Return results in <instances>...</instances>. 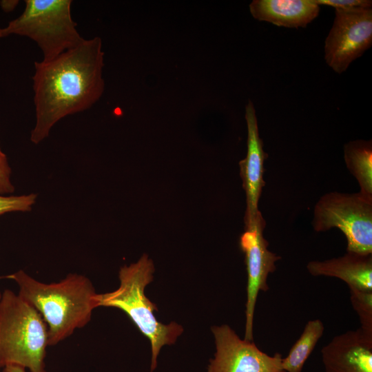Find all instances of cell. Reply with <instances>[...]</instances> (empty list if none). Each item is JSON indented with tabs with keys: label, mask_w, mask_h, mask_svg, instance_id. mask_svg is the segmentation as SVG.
Returning <instances> with one entry per match:
<instances>
[{
	"label": "cell",
	"mask_w": 372,
	"mask_h": 372,
	"mask_svg": "<svg viewBox=\"0 0 372 372\" xmlns=\"http://www.w3.org/2000/svg\"><path fill=\"white\" fill-rule=\"evenodd\" d=\"M104 52L94 37L50 61L34 62L36 123L30 141L38 144L61 118L90 108L101 97Z\"/></svg>",
	"instance_id": "cell-1"
},
{
	"label": "cell",
	"mask_w": 372,
	"mask_h": 372,
	"mask_svg": "<svg viewBox=\"0 0 372 372\" xmlns=\"http://www.w3.org/2000/svg\"><path fill=\"white\" fill-rule=\"evenodd\" d=\"M19 287L18 295L41 315L48 329V345L54 346L87 325L97 308L91 280L69 273L57 282L43 283L23 270L9 276Z\"/></svg>",
	"instance_id": "cell-2"
},
{
	"label": "cell",
	"mask_w": 372,
	"mask_h": 372,
	"mask_svg": "<svg viewBox=\"0 0 372 372\" xmlns=\"http://www.w3.org/2000/svg\"><path fill=\"white\" fill-rule=\"evenodd\" d=\"M154 272L153 261L144 254L136 262L121 267L120 285L116 290L96 296L97 307L122 310L148 338L152 349L150 372L157 366L161 348L175 343L183 331L182 326L174 322L165 324L155 318L154 311L157 307L145 295V288L153 280Z\"/></svg>",
	"instance_id": "cell-3"
},
{
	"label": "cell",
	"mask_w": 372,
	"mask_h": 372,
	"mask_svg": "<svg viewBox=\"0 0 372 372\" xmlns=\"http://www.w3.org/2000/svg\"><path fill=\"white\" fill-rule=\"evenodd\" d=\"M48 329L40 313L10 289L0 298V369L18 365L46 372Z\"/></svg>",
	"instance_id": "cell-4"
},
{
	"label": "cell",
	"mask_w": 372,
	"mask_h": 372,
	"mask_svg": "<svg viewBox=\"0 0 372 372\" xmlns=\"http://www.w3.org/2000/svg\"><path fill=\"white\" fill-rule=\"evenodd\" d=\"M70 0H25L23 12L0 28V38L26 37L43 53L42 61H50L81 44L80 35L71 14Z\"/></svg>",
	"instance_id": "cell-5"
},
{
	"label": "cell",
	"mask_w": 372,
	"mask_h": 372,
	"mask_svg": "<svg viewBox=\"0 0 372 372\" xmlns=\"http://www.w3.org/2000/svg\"><path fill=\"white\" fill-rule=\"evenodd\" d=\"M311 225L317 232L339 229L346 237L347 251L372 254V198L360 192L322 196L314 206Z\"/></svg>",
	"instance_id": "cell-6"
},
{
	"label": "cell",
	"mask_w": 372,
	"mask_h": 372,
	"mask_svg": "<svg viewBox=\"0 0 372 372\" xmlns=\"http://www.w3.org/2000/svg\"><path fill=\"white\" fill-rule=\"evenodd\" d=\"M372 45V8L335 9L333 25L324 42V59L341 74Z\"/></svg>",
	"instance_id": "cell-7"
},
{
	"label": "cell",
	"mask_w": 372,
	"mask_h": 372,
	"mask_svg": "<svg viewBox=\"0 0 372 372\" xmlns=\"http://www.w3.org/2000/svg\"><path fill=\"white\" fill-rule=\"evenodd\" d=\"M216 352L208 372H285L280 353L270 355L253 341L241 339L227 324L214 326Z\"/></svg>",
	"instance_id": "cell-8"
},
{
	"label": "cell",
	"mask_w": 372,
	"mask_h": 372,
	"mask_svg": "<svg viewBox=\"0 0 372 372\" xmlns=\"http://www.w3.org/2000/svg\"><path fill=\"white\" fill-rule=\"evenodd\" d=\"M265 225L261 215L254 225L245 227L240 238L247 273L244 339L249 341L254 340V318L258 294L268 291V276L276 271V263L281 259L268 249L269 243L263 236Z\"/></svg>",
	"instance_id": "cell-9"
},
{
	"label": "cell",
	"mask_w": 372,
	"mask_h": 372,
	"mask_svg": "<svg viewBox=\"0 0 372 372\" xmlns=\"http://www.w3.org/2000/svg\"><path fill=\"white\" fill-rule=\"evenodd\" d=\"M245 120L247 127V155L239 162L240 175L246 194L245 227L254 225L262 215L258 209V203L262 187L265 185L264 163L267 157L259 134L255 107L251 100L245 107Z\"/></svg>",
	"instance_id": "cell-10"
},
{
	"label": "cell",
	"mask_w": 372,
	"mask_h": 372,
	"mask_svg": "<svg viewBox=\"0 0 372 372\" xmlns=\"http://www.w3.org/2000/svg\"><path fill=\"white\" fill-rule=\"evenodd\" d=\"M321 356L325 372H372V335L360 327L337 335Z\"/></svg>",
	"instance_id": "cell-11"
},
{
	"label": "cell",
	"mask_w": 372,
	"mask_h": 372,
	"mask_svg": "<svg viewBox=\"0 0 372 372\" xmlns=\"http://www.w3.org/2000/svg\"><path fill=\"white\" fill-rule=\"evenodd\" d=\"M307 269L313 276L340 279L349 288L372 291V254L347 251L338 258L310 261Z\"/></svg>",
	"instance_id": "cell-12"
},
{
	"label": "cell",
	"mask_w": 372,
	"mask_h": 372,
	"mask_svg": "<svg viewBox=\"0 0 372 372\" xmlns=\"http://www.w3.org/2000/svg\"><path fill=\"white\" fill-rule=\"evenodd\" d=\"M249 11L258 21L286 28H304L318 17L320 6L314 0H254Z\"/></svg>",
	"instance_id": "cell-13"
},
{
	"label": "cell",
	"mask_w": 372,
	"mask_h": 372,
	"mask_svg": "<svg viewBox=\"0 0 372 372\" xmlns=\"http://www.w3.org/2000/svg\"><path fill=\"white\" fill-rule=\"evenodd\" d=\"M345 165L360 186V192L372 198V142L355 140L344 146Z\"/></svg>",
	"instance_id": "cell-14"
},
{
	"label": "cell",
	"mask_w": 372,
	"mask_h": 372,
	"mask_svg": "<svg viewBox=\"0 0 372 372\" xmlns=\"http://www.w3.org/2000/svg\"><path fill=\"white\" fill-rule=\"evenodd\" d=\"M324 331V324L320 319L307 322L288 355L282 358V366L285 372H302L304 363L322 336Z\"/></svg>",
	"instance_id": "cell-15"
},
{
	"label": "cell",
	"mask_w": 372,
	"mask_h": 372,
	"mask_svg": "<svg viewBox=\"0 0 372 372\" xmlns=\"http://www.w3.org/2000/svg\"><path fill=\"white\" fill-rule=\"evenodd\" d=\"M350 301L360 323V328L372 335V291L349 288Z\"/></svg>",
	"instance_id": "cell-16"
},
{
	"label": "cell",
	"mask_w": 372,
	"mask_h": 372,
	"mask_svg": "<svg viewBox=\"0 0 372 372\" xmlns=\"http://www.w3.org/2000/svg\"><path fill=\"white\" fill-rule=\"evenodd\" d=\"M37 195L0 196V216L12 211H30L35 203Z\"/></svg>",
	"instance_id": "cell-17"
},
{
	"label": "cell",
	"mask_w": 372,
	"mask_h": 372,
	"mask_svg": "<svg viewBox=\"0 0 372 372\" xmlns=\"http://www.w3.org/2000/svg\"><path fill=\"white\" fill-rule=\"evenodd\" d=\"M11 168L8 158L0 147V194H11L14 187L10 181Z\"/></svg>",
	"instance_id": "cell-18"
},
{
	"label": "cell",
	"mask_w": 372,
	"mask_h": 372,
	"mask_svg": "<svg viewBox=\"0 0 372 372\" xmlns=\"http://www.w3.org/2000/svg\"><path fill=\"white\" fill-rule=\"evenodd\" d=\"M318 5L333 7L335 9H353L360 8H371V0H314Z\"/></svg>",
	"instance_id": "cell-19"
},
{
	"label": "cell",
	"mask_w": 372,
	"mask_h": 372,
	"mask_svg": "<svg viewBox=\"0 0 372 372\" xmlns=\"http://www.w3.org/2000/svg\"><path fill=\"white\" fill-rule=\"evenodd\" d=\"M17 2L18 1H2L0 4L3 10L6 12H10L15 8Z\"/></svg>",
	"instance_id": "cell-20"
},
{
	"label": "cell",
	"mask_w": 372,
	"mask_h": 372,
	"mask_svg": "<svg viewBox=\"0 0 372 372\" xmlns=\"http://www.w3.org/2000/svg\"><path fill=\"white\" fill-rule=\"evenodd\" d=\"M2 372H26L25 369L18 365H8L2 369Z\"/></svg>",
	"instance_id": "cell-21"
},
{
	"label": "cell",
	"mask_w": 372,
	"mask_h": 372,
	"mask_svg": "<svg viewBox=\"0 0 372 372\" xmlns=\"http://www.w3.org/2000/svg\"><path fill=\"white\" fill-rule=\"evenodd\" d=\"M1 293L0 292V298H1Z\"/></svg>",
	"instance_id": "cell-22"
}]
</instances>
